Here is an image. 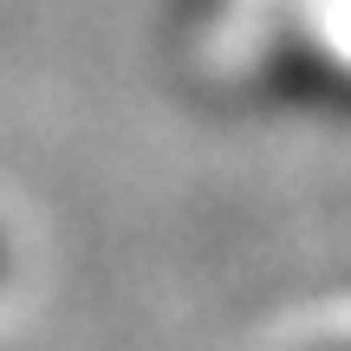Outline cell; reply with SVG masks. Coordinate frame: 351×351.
Returning <instances> with one entry per match:
<instances>
[]
</instances>
